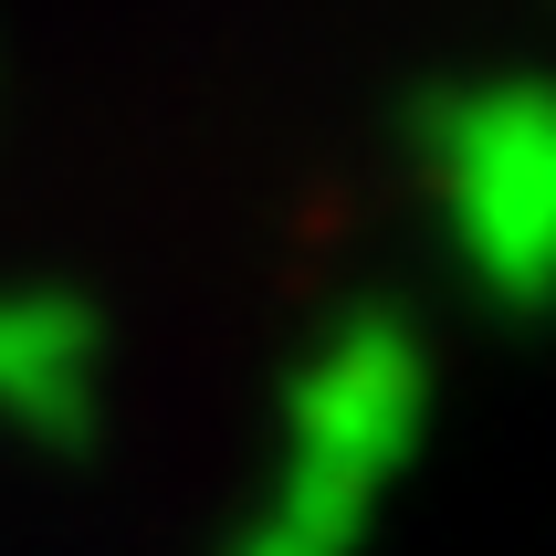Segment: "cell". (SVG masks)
Segmentation results:
<instances>
[{
    "instance_id": "1",
    "label": "cell",
    "mask_w": 556,
    "mask_h": 556,
    "mask_svg": "<svg viewBox=\"0 0 556 556\" xmlns=\"http://www.w3.org/2000/svg\"><path fill=\"white\" fill-rule=\"evenodd\" d=\"M420 409H431V378L400 315L337 326L283 389V463L242 515L231 556H357L389 472L420 441Z\"/></svg>"
},
{
    "instance_id": "2",
    "label": "cell",
    "mask_w": 556,
    "mask_h": 556,
    "mask_svg": "<svg viewBox=\"0 0 556 556\" xmlns=\"http://www.w3.org/2000/svg\"><path fill=\"white\" fill-rule=\"evenodd\" d=\"M431 189L504 305L556 294V85H483L431 116Z\"/></svg>"
},
{
    "instance_id": "3",
    "label": "cell",
    "mask_w": 556,
    "mask_h": 556,
    "mask_svg": "<svg viewBox=\"0 0 556 556\" xmlns=\"http://www.w3.org/2000/svg\"><path fill=\"white\" fill-rule=\"evenodd\" d=\"M105 409V315L63 283H0V431L74 452Z\"/></svg>"
}]
</instances>
